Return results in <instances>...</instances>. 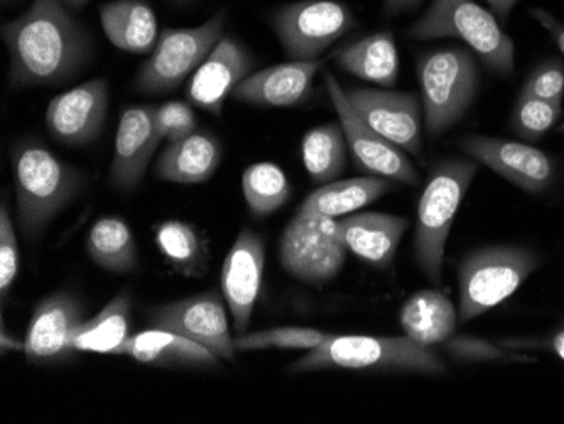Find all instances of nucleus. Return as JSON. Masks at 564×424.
I'll return each instance as SVG.
<instances>
[{
  "label": "nucleus",
  "mask_w": 564,
  "mask_h": 424,
  "mask_svg": "<svg viewBox=\"0 0 564 424\" xmlns=\"http://www.w3.org/2000/svg\"><path fill=\"white\" fill-rule=\"evenodd\" d=\"M227 12L196 28L164 30L148 62L139 69L135 88L142 94H170L199 68L225 36Z\"/></svg>",
  "instance_id": "nucleus-8"
},
{
  "label": "nucleus",
  "mask_w": 564,
  "mask_h": 424,
  "mask_svg": "<svg viewBox=\"0 0 564 424\" xmlns=\"http://www.w3.org/2000/svg\"><path fill=\"white\" fill-rule=\"evenodd\" d=\"M347 138L340 122H328L306 132L301 144L303 163L316 185L337 182L347 166Z\"/></svg>",
  "instance_id": "nucleus-29"
},
{
  "label": "nucleus",
  "mask_w": 564,
  "mask_h": 424,
  "mask_svg": "<svg viewBox=\"0 0 564 424\" xmlns=\"http://www.w3.org/2000/svg\"><path fill=\"white\" fill-rule=\"evenodd\" d=\"M355 112L404 153L423 154V100L414 94L354 88L347 91Z\"/></svg>",
  "instance_id": "nucleus-14"
},
{
  "label": "nucleus",
  "mask_w": 564,
  "mask_h": 424,
  "mask_svg": "<svg viewBox=\"0 0 564 424\" xmlns=\"http://www.w3.org/2000/svg\"><path fill=\"white\" fill-rule=\"evenodd\" d=\"M100 24L113 46L122 52L145 55L160 40V26L145 0H112L100 8Z\"/></svg>",
  "instance_id": "nucleus-24"
},
{
  "label": "nucleus",
  "mask_w": 564,
  "mask_h": 424,
  "mask_svg": "<svg viewBox=\"0 0 564 424\" xmlns=\"http://www.w3.org/2000/svg\"><path fill=\"white\" fill-rule=\"evenodd\" d=\"M485 2L489 4L490 11L499 21L506 22L510 12L514 11L519 0H485Z\"/></svg>",
  "instance_id": "nucleus-42"
},
{
  "label": "nucleus",
  "mask_w": 564,
  "mask_h": 424,
  "mask_svg": "<svg viewBox=\"0 0 564 424\" xmlns=\"http://www.w3.org/2000/svg\"><path fill=\"white\" fill-rule=\"evenodd\" d=\"M424 128L436 139L465 116L478 91V66L464 47L424 53L417 59Z\"/></svg>",
  "instance_id": "nucleus-7"
},
{
  "label": "nucleus",
  "mask_w": 564,
  "mask_h": 424,
  "mask_svg": "<svg viewBox=\"0 0 564 424\" xmlns=\"http://www.w3.org/2000/svg\"><path fill=\"white\" fill-rule=\"evenodd\" d=\"M109 81L95 78L51 100L47 131L66 145H85L98 138L109 112Z\"/></svg>",
  "instance_id": "nucleus-15"
},
{
  "label": "nucleus",
  "mask_w": 564,
  "mask_h": 424,
  "mask_svg": "<svg viewBox=\"0 0 564 424\" xmlns=\"http://www.w3.org/2000/svg\"><path fill=\"white\" fill-rule=\"evenodd\" d=\"M443 347L452 356L477 362H535V359L522 356L519 350L503 348L502 345H494L481 338L452 337Z\"/></svg>",
  "instance_id": "nucleus-35"
},
{
  "label": "nucleus",
  "mask_w": 564,
  "mask_h": 424,
  "mask_svg": "<svg viewBox=\"0 0 564 424\" xmlns=\"http://www.w3.org/2000/svg\"><path fill=\"white\" fill-rule=\"evenodd\" d=\"M154 122L161 138L170 142L182 141L198 131L195 112L185 102H166L154 107Z\"/></svg>",
  "instance_id": "nucleus-36"
},
{
  "label": "nucleus",
  "mask_w": 564,
  "mask_h": 424,
  "mask_svg": "<svg viewBox=\"0 0 564 424\" xmlns=\"http://www.w3.org/2000/svg\"><path fill=\"white\" fill-rule=\"evenodd\" d=\"M409 37L416 41L453 37L467 44L490 72L502 77L514 73V41L500 28L494 12L475 0H431L409 30Z\"/></svg>",
  "instance_id": "nucleus-4"
},
{
  "label": "nucleus",
  "mask_w": 564,
  "mask_h": 424,
  "mask_svg": "<svg viewBox=\"0 0 564 424\" xmlns=\"http://www.w3.org/2000/svg\"><path fill=\"white\" fill-rule=\"evenodd\" d=\"M6 4H9V2H15V0H4Z\"/></svg>",
  "instance_id": "nucleus-46"
},
{
  "label": "nucleus",
  "mask_w": 564,
  "mask_h": 424,
  "mask_svg": "<svg viewBox=\"0 0 564 424\" xmlns=\"http://www.w3.org/2000/svg\"><path fill=\"white\" fill-rule=\"evenodd\" d=\"M265 252L261 237L252 230H242L230 247L221 268V294L227 302L234 327L246 334L253 308L261 293Z\"/></svg>",
  "instance_id": "nucleus-16"
},
{
  "label": "nucleus",
  "mask_w": 564,
  "mask_h": 424,
  "mask_svg": "<svg viewBox=\"0 0 564 424\" xmlns=\"http://www.w3.org/2000/svg\"><path fill=\"white\" fill-rule=\"evenodd\" d=\"M253 59L246 46L232 36H224L214 52L193 73L188 97L196 107L220 116L225 100L252 75Z\"/></svg>",
  "instance_id": "nucleus-19"
},
{
  "label": "nucleus",
  "mask_w": 564,
  "mask_h": 424,
  "mask_svg": "<svg viewBox=\"0 0 564 424\" xmlns=\"http://www.w3.org/2000/svg\"><path fill=\"white\" fill-rule=\"evenodd\" d=\"M563 116H564V110H563ZM557 131H560L561 134H564V117H563V120H561L560 126H557Z\"/></svg>",
  "instance_id": "nucleus-45"
},
{
  "label": "nucleus",
  "mask_w": 564,
  "mask_h": 424,
  "mask_svg": "<svg viewBox=\"0 0 564 424\" xmlns=\"http://www.w3.org/2000/svg\"><path fill=\"white\" fill-rule=\"evenodd\" d=\"M529 14L532 15V19L540 22L541 26L547 31L551 37H553L556 46L560 47V52L563 53L564 56V24L556 18V15L551 14L546 9L541 8H532L529 9Z\"/></svg>",
  "instance_id": "nucleus-40"
},
{
  "label": "nucleus",
  "mask_w": 564,
  "mask_h": 424,
  "mask_svg": "<svg viewBox=\"0 0 564 424\" xmlns=\"http://www.w3.org/2000/svg\"><path fill=\"white\" fill-rule=\"evenodd\" d=\"M399 319L405 337L423 347L436 348L455 337L458 313L446 294L427 290L409 297Z\"/></svg>",
  "instance_id": "nucleus-25"
},
{
  "label": "nucleus",
  "mask_w": 564,
  "mask_h": 424,
  "mask_svg": "<svg viewBox=\"0 0 564 424\" xmlns=\"http://www.w3.org/2000/svg\"><path fill=\"white\" fill-rule=\"evenodd\" d=\"M540 256L525 247H484L464 259L458 269L462 322H470L512 296L535 269Z\"/></svg>",
  "instance_id": "nucleus-6"
},
{
  "label": "nucleus",
  "mask_w": 564,
  "mask_h": 424,
  "mask_svg": "<svg viewBox=\"0 0 564 424\" xmlns=\"http://www.w3.org/2000/svg\"><path fill=\"white\" fill-rule=\"evenodd\" d=\"M132 302L127 291L117 294L112 302L101 308L97 316L85 319L72 337L75 352L120 356L123 344L129 338Z\"/></svg>",
  "instance_id": "nucleus-27"
},
{
  "label": "nucleus",
  "mask_w": 564,
  "mask_h": 424,
  "mask_svg": "<svg viewBox=\"0 0 564 424\" xmlns=\"http://www.w3.org/2000/svg\"><path fill=\"white\" fill-rule=\"evenodd\" d=\"M499 345H502L503 348L519 350V352L521 350H538L540 348V350H547V352L554 354L564 362V327L544 338H534V340H529V338L516 340V338H512V340L499 341Z\"/></svg>",
  "instance_id": "nucleus-39"
},
{
  "label": "nucleus",
  "mask_w": 564,
  "mask_h": 424,
  "mask_svg": "<svg viewBox=\"0 0 564 424\" xmlns=\"http://www.w3.org/2000/svg\"><path fill=\"white\" fill-rule=\"evenodd\" d=\"M68 9L65 0H34L28 11L4 24L11 88L53 87L84 68L91 37Z\"/></svg>",
  "instance_id": "nucleus-1"
},
{
  "label": "nucleus",
  "mask_w": 564,
  "mask_h": 424,
  "mask_svg": "<svg viewBox=\"0 0 564 424\" xmlns=\"http://www.w3.org/2000/svg\"><path fill=\"white\" fill-rule=\"evenodd\" d=\"M224 300V294L218 291L183 297L152 309L149 322L152 327L173 331L202 345L218 359L234 360L237 350Z\"/></svg>",
  "instance_id": "nucleus-12"
},
{
  "label": "nucleus",
  "mask_w": 564,
  "mask_h": 424,
  "mask_svg": "<svg viewBox=\"0 0 564 424\" xmlns=\"http://www.w3.org/2000/svg\"><path fill=\"white\" fill-rule=\"evenodd\" d=\"M120 356H129L141 363L166 369H215L218 357L207 348L173 331H141L127 338Z\"/></svg>",
  "instance_id": "nucleus-22"
},
{
  "label": "nucleus",
  "mask_w": 564,
  "mask_h": 424,
  "mask_svg": "<svg viewBox=\"0 0 564 424\" xmlns=\"http://www.w3.org/2000/svg\"><path fill=\"white\" fill-rule=\"evenodd\" d=\"M380 370V372H446L445 362L434 348L423 347L409 337L329 335L291 366L293 372L313 370Z\"/></svg>",
  "instance_id": "nucleus-3"
},
{
  "label": "nucleus",
  "mask_w": 564,
  "mask_h": 424,
  "mask_svg": "<svg viewBox=\"0 0 564 424\" xmlns=\"http://www.w3.org/2000/svg\"><path fill=\"white\" fill-rule=\"evenodd\" d=\"M156 246L161 254L183 274L198 271L205 262V247L192 226L167 220L156 229Z\"/></svg>",
  "instance_id": "nucleus-32"
},
{
  "label": "nucleus",
  "mask_w": 564,
  "mask_h": 424,
  "mask_svg": "<svg viewBox=\"0 0 564 424\" xmlns=\"http://www.w3.org/2000/svg\"><path fill=\"white\" fill-rule=\"evenodd\" d=\"M391 180L380 176H366V178L341 180V182L326 183L319 186L312 195L304 198L300 208L322 215V217L340 218L351 211L360 210L372 204L380 196L394 188Z\"/></svg>",
  "instance_id": "nucleus-28"
},
{
  "label": "nucleus",
  "mask_w": 564,
  "mask_h": 424,
  "mask_svg": "<svg viewBox=\"0 0 564 424\" xmlns=\"http://www.w3.org/2000/svg\"><path fill=\"white\" fill-rule=\"evenodd\" d=\"M524 94L543 98L547 102H564V66L557 59H544L525 80Z\"/></svg>",
  "instance_id": "nucleus-37"
},
{
  "label": "nucleus",
  "mask_w": 564,
  "mask_h": 424,
  "mask_svg": "<svg viewBox=\"0 0 564 424\" xmlns=\"http://www.w3.org/2000/svg\"><path fill=\"white\" fill-rule=\"evenodd\" d=\"M161 141L163 138L154 122V107H127L120 117L113 145L112 185L122 192L138 188Z\"/></svg>",
  "instance_id": "nucleus-18"
},
{
  "label": "nucleus",
  "mask_w": 564,
  "mask_h": 424,
  "mask_svg": "<svg viewBox=\"0 0 564 424\" xmlns=\"http://www.w3.org/2000/svg\"><path fill=\"white\" fill-rule=\"evenodd\" d=\"M325 84L357 166L373 176L388 178L402 185H420V173L405 156L404 151L377 134L369 123L355 112L347 91L340 87L333 73L325 72Z\"/></svg>",
  "instance_id": "nucleus-11"
},
{
  "label": "nucleus",
  "mask_w": 564,
  "mask_h": 424,
  "mask_svg": "<svg viewBox=\"0 0 564 424\" xmlns=\"http://www.w3.org/2000/svg\"><path fill=\"white\" fill-rule=\"evenodd\" d=\"M355 24L354 12L340 0H300L272 14L281 46L294 62L319 59Z\"/></svg>",
  "instance_id": "nucleus-10"
},
{
  "label": "nucleus",
  "mask_w": 564,
  "mask_h": 424,
  "mask_svg": "<svg viewBox=\"0 0 564 424\" xmlns=\"http://www.w3.org/2000/svg\"><path fill=\"white\" fill-rule=\"evenodd\" d=\"M279 259L284 271L303 283L319 286L337 278L347 259L337 218L300 208L282 233Z\"/></svg>",
  "instance_id": "nucleus-9"
},
{
  "label": "nucleus",
  "mask_w": 564,
  "mask_h": 424,
  "mask_svg": "<svg viewBox=\"0 0 564 424\" xmlns=\"http://www.w3.org/2000/svg\"><path fill=\"white\" fill-rule=\"evenodd\" d=\"M88 0H65V4L68 6L73 11H78V9L85 8L87 6Z\"/></svg>",
  "instance_id": "nucleus-44"
},
{
  "label": "nucleus",
  "mask_w": 564,
  "mask_h": 424,
  "mask_svg": "<svg viewBox=\"0 0 564 424\" xmlns=\"http://www.w3.org/2000/svg\"><path fill=\"white\" fill-rule=\"evenodd\" d=\"M329 335L315 328H272V330L258 331V334H243L234 340L236 350H262V348H304L312 350L318 347Z\"/></svg>",
  "instance_id": "nucleus-34"
},
{
  "label": "nucleus",
  "mask_w": 564,
  "mask_h": 424,
  "mask_svg": "<svg viewBox=\"0 0 564 424\" xmlns=\"http://www.w3.org/2000/svg\"><path fill=\"white\" fill-rule=\"evenodd\" d=\"M423 2L424 0H383V14L394 18L402 12L414 11Z\"/></svg>",
  "instance_id": "nucleus-41"
},
{
  "label": "nucleus",
  "mask_w": 564,
  "mask_h": 424,
  "mask_svg": "<svg viewBox=\"0 0 564 424\" xmlns=\"http://www.w3.org/2000/svg\"><path fill=\"white\" fill-rule=\"evenodd\" d=\"M12 167L19 224L25 237L34 240L78 193L84 174L36 142L15 145Z\"/></svg>",
  "instance_id": "nucleus-2"
},
{
  "label": "nucleus",
  "mask_w": 564,
  "mask_h": 424,
  "mask_svg": "<svg viewBox=\"0 0 564 424\" xmlns=\"http://www.w3.org/2000/svg\"><path fill=\"white\" fill-rule=\"evenodd\" d=\"M19 243L8 205L0 208V294L8 296L19 272Z\"/></svg>",
  "instance_id": "nucleus-38"
},
{
  "label": "nucleus",
  "mask_w": 564,
  "mask_h": 424,
  "mask_svg": "<svg viewBox=\"0 0 564 424\" xmlns=\"http://www.w3.org/2000/svg\"><path fill=\"white\" fill-rule=\"evenodd\" d=\"M563 117V104L547 102L522 91L512 116V128L524 141H541Z\"/></svg>",
  "instance_id": "nucleus-33"
},
{
  "label": "nucleus",
  "mask_w": 564,
  "mask_h": 424,
  "mask_svg": "<svg viewBox=\"0 0 564 424\" xmlns=\"http://www.w3.org/2000/svg\"><path fill=\"white\" fill-rule=\"evenodd\" d=\"M344 72L383 88L394 87L399 77V55L394 34L389 31L370 34L348 44L337 55Z\"/></svg>",
  "instance_id": "nucleus-26"
},
{
  "label": "nucleus",
  "mask_w": 564,
  "mask_h": 424,
  "mask_svg": "<svg viewBox=\"0 0 564 424\" xmlns=\"http://www.w3.org/2000/svg\"><path fill=\"white\" fill-rule=\"evenodd\" d=\"M242 189L250 214L256 217L274 214L291 196L290 180L274 163H258L247 167L242 176Z\"/></svg>",
  "instance_id": "nucleus-31"
},
{
  "label": "nucleus",
  "mask_w": 564,
  "mask_h": 424,
  "mask_svg": "<svg viewBox=\"0 0 564 424\" xmlns=\"http://www.w3.org/2000/svg\"><path fill=\"white\" fill-rule=\"evenodd\" d=\"M0 340H2V352H8V350L24 352L25 350V341L18 340V338L14 337H9L8 331H6L4 323H2V335H0Z\"/></svg>",
  "instance_id": "nucleus-43"
},
{
  "label": "nucleus",
  "mask_w": 564,
  "mask_h": 424,
  "mask_svg": "<svg viewBox=\"0 0 564 424\" xmlns=\"http://www.w3.org/2000/svg\"><path fill=\"white\" fill-rule=\"evenodd\" d=\"M221 160L220 142L208 132L196 131L182 141L170 142L156 163L158 178L180 185L208 182Z\"/></svg>",
  "instance_id": "nucleus-23"
},
{
  "label": "nucleus",
  "mask_w": 564,
  "mask_h": 424,
  "mask_svg": "<svg viewBox=\"0 0 564 424\" xmlns=\"http://www.w3.org/2000/svg\"><path fill=\"white\" fill-rule=\"evenodd\" d=\"M408 227V218L398 215L360 214L338 220L347 251L382 269L394 262L399 242Z\"/></svg>",
  "instance_id": "nucleus-21"
},
{
  "label": "nucleus",
  "mask_w": 564,
  "mask_h": 424,
  "mask_svg": "<svg viewBox=\"0 0 564 424\" xmlns=\"http://www.w3.org/2000/svg\"><path fill=\"white\" fill-rule=\"evenodd\" d=\"M480 164L475 160L449 157L431 171L417 207L414 254L431 283H442L446 240Z\"/></svg>",
  "instance_id": "nucleus-5"
},
{
  "label": "nucleus",
  "mask_w": 564,
  "mask_h": 424,
  "mask_svg": "<svg viewBox=\"0 0 564 424\" xmlns=\"http://www.w3.org/2000/svg\"><path fill=\"white\" fill-rule=\"evenodd\" d=\"M459 148L478 164L528 193H544L556 180L553 157L525 142L470 134L459 141Z\"/></svg>",
  "instance_id": "nucleus-13"
},
{
  "label": "nucleus",
  "mask_w": 564,
  "mask_h": 424,
  "mask_svg": "<svg viewBox=\"0 0 564 424\" xmlns=\"http://www.w3.org/2000/svg\"><path fill=\"white\" fill-rule=\"evenodd\" d=\"M85 322L84 308L75 296L56 293L34 309L25 335V357L33 363L63 362L75 350L72 337Z\"/></svg>",
  "instance_id": "nucleus-17"
},
{
  "label": "nucleus",
  "mask_w": 564,
  "mask_h": 424,
  "mask_svg": "<svg viewBox=\"0 0 564 424\" xmlns=\"http://www.w3.org/2000/svg\"><path fill=\"white\" fill-rule=\"evenodd\" d=\"M323 68L322 59L290 62L252 73L232 97L239 102L261 107H293L310 98L316 73Z\"/></svg>",
  "instance_id": "nucleus-20"
},
{
  "label": "nucleus",
  "mask_w": 564,
  "mask_h": 424,
  "mask_svg": "<svg viewBox=\"0 0 564 424\" xmlns=\"http://www.w3.org/2000/svg\"><path fill=\"white\" fill-rule=\"evenodd\" d=\"M87 251L94 262L107 271L122 274L138 268L134 233L122 218H100L88 233Z\"/></svg>",
  "instance_id": "nucleus-30"
}]
</instances>
